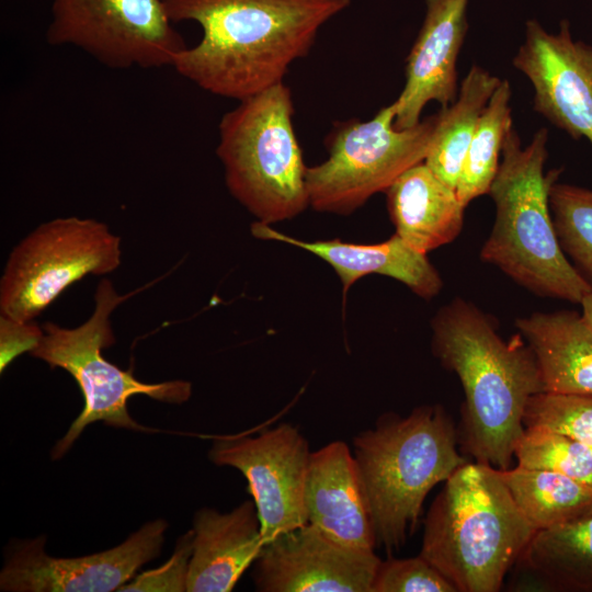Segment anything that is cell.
I'll return each instance as SVG.
<instances>
[{"instance_id":"6da1fadb","label":"cell","mask_w":592,"mask_h":592,"mask_svg":"<svg viewBox=\"0 0 592 592\" xmlns=\"http://www.w3.org/2000/svg\"><path fill=\"white\" fill-rule=\"evenodd\" d=\"M172 23L194 21L200 43L181 52L179 75L242 101L280 82L310 52L321 26L351 0H162Z\"/></svg>"},{"instance_id":"7a4b0ae2","label":"cell","mask_w":592,"mask_h":592,"mask_svg":"<svg viewBox=\"0 0 592 592\" xmlns=\"http://www.w3.org/2000/svg\"><path fill=\"white\" fill-rule=\"evenodd\" d=\"M431 327L433 354L464 390V451L476 462L510 468L527 402L544 391L534 353L520 333L502 339L490 317L460 297L440 308Z\"/></svg>"},{"instance_id":"3957f363","label":"cell","mask_w":592,"mask_h":592,"mask_svg":"<svg viewBox=\"0 0 592 592\" xmlns=\"http://www.w3.org/2000/svg\"><path fill=\"white\" fill-rule=\"evenodd\" d=\"M547 139L540 128L523 148L516 129L508 132L488 191L496 219L480 258L537 296L580 304L592 284L565 254L555 230L549 191L561 170L544 173Z\"/></svg>"},{"instance_id":"277c9868","label":"cell","mask_w":592,"mask_h":592,"mask_svg":"<svg viewBox=\"0 0 592 592\" xmlns=\"http://www.w3.org/2000/svg\"><path fill=\"white\" fill-rule=\"evenodd\" d=\"M534 533L500 469L467 462L431 504L419 555L457 592H497Z\"/></svg>"},{"instance_id":"5b68a950","label":"cell","mask_w":592,"mask_h":592,"mask_svg":"<svg viewBox=\"0 0 592 592\" xmlns=\"http://www.w3.org/2000/svg\"><path fill=\"white\" fill-rule=\"evenodd\" d=\"M440 405L407 417L386 413L352 440L353 457L371 512L377 546L400 548L415 528L424 500L468 459Z\"/></svg>"},{"instance_id":"8992f818","label":"cell","mask_w":592,"mask_h":592,"mask_svg":"<svg viewBox=\"0 0 592 592\" xmlns=\"http://www.w3.org/2000/svg\"><path fill=\"white\" fill-rule=\"evenodd\" d=\"M239 102L219 123L216 153L226 185L258 221L294 218L309 195L291 90L280 82Z\"/></svg>"},{"instance_id":"52a82bcc","label":"cell","mask_w":592,"mask_h":592,"mask_svg":"<svg viewBox=\"0 0 592 592\" xmlns=\"http://www.w3.org/2000/svg\"><path fill=\"white\" fill-rule=\"evenodd\" d=\"M144 288L119 295L113 283L103 278L96 286L94 310L87 321L76 328H62L53 322L43 325L44 334L30 355L50 368L68 372L84 399L82 411L53 448L54 459L62 457L83 430L98 421L114 428L146 431L128 413V399L135 395L174 405L190 399L191 383L181 379L144 383L133 375V368L124 371L102 354L115 343L111 323L113 310Z\"/></svg>"},{"instance_id":"ba28073f","label":"cell","mask_w":592,"mask_h":592,"mask_svg":"<svg viewBox=\"0 0 592 592\" xmlns=\"http://www.w3.org/2000/svg\"><path fill=\"white\" fill-rule=\"evenodd\" d=\"M395 118L392 102L366 122L353 118L334 124L326 140L327 160L306 172L314 209L349 215L425 160L439 114L403 129L395 127Z\"/></svg>"},{"instance_id":"9c48e42d","label":"cell","mask_w":592,"mask_h":592,"mask_svg":"<svg viewBox=\"0 0 592 592\" xmlns=\"http://www.w3.org/2000/svg\"><path fill=\"white\" fill-rule=\"evenodd\" d=\"M121 238L92 218L60 217L37 226L11 251L0 280V315L31 321L87 275L115 271Z\"/></svg>"},{"instance_id":"30bf717a","label":"cell","mask_w":592,"mask_h":592,"mask_svg":"<svg viewBox=\"0 0 592 592\" xmlns=\"http://www.w3.org/2000/svg\"><path fill=\"white\" fill-rule=\"evenodd\" d=\"M46 38L116 69L173 66L186 48L162 0H53Z\"/></svg>"},{"instance_id":"8fae6325","label":"cell","mask_w":592,"mask_h":592,"mask_svg":"<svg viewBox=\"0 0 592 592\" xmlns=\"http://www.w3.org/2000/svg\"><path fill=\"white\" fill-rule=\"evenodd\" d=\"M310 455L307 439L291 423L257 435L217 436L208 452L215 465L234 467L246 478L264 544L308 524L305 487Z\"/></svg>"},{"instance_id":"7c38bea8","label":"cell","mask_w":592,"mask_h":592,"mask_svg":"<svg viewBox=\"0 0 592 592\" xmlns=\"http://www.w3.org/2000/svg\"><path fill=\"white\" fill-rule=\"evenodd\" d=\"M168 524L158 519L143 525L122 544L100 553L59 558L49 556L46 537L15 542L0 572L4 592H112L130 581L159 556Z\"/></svg>"},{"instance_id":"4fadbf2b","label":"cell","mask_w":592,"mask_h":592,"mask_svg":"<svg viewBox=\"0 0 592 592\" xmlns=\"http://www.w3.org/2000/svg\"><path fill=\"white\" fill-rule=\"evenodd\" d=\"M513 66L533 87L534 110L573 139L592 145V45L573 39L567 21L554 34L528 20Z\"/></svg>"},{"instance_id":"5bb4252c","label":"cell","mask_w":592,"mask_h":592,"mask_svg":"<svg viewBox=\"0 0 592 592\" xmlns=\"http://www.w3.org/2000/svg\"><path fill=\"white\" fill-rule=\"evenodd\" d=\"M380 558L343 546L311 524L278 534L254 561L260 592H371Z\"/></svg>"},{"instance_id":"9a60e30c","label":"cell","mask_w":592,"mask_h":592,"mask_svg":"<svg viewBox=\"0 0 592 592\" xmlns=\"http://www.w3.org/2000/svg\"><path fill=\"white\" fill-rule=\"evenodd\" d=\"M468 0H425V16L407 57L406 83L395 101V127L409 128L421 119L424 106L442 109L458 94L457 58L467 32Z\"/></svg>"},{"instance_id":"2e32d148","label":"cell","mask_w":592,"mask_h":592,"mask_svg":"<svg viewBox=\"0 0 592 592\" xmlns=\"http://www.w3.org/2000/svg\"><path fill=\"white\" fill-rule=\"evenodd\" d=\"M305 501L309 524L343 546L375 551L371 512L345 442L333 441L311 452Z\"/></svg>"},{"instance_id":"e0dca14e","label":"cell","mask_w":592,"mask_h":592,"mask_svg":"<svg viewBox=\"0 0 592 592\" xmlns=\"http://www.w3.org/2000/svg\"><path fill=\"white\" fill-rule=\"evenodd\" d=\"M187 592H229L255 561L264 539L253 500L228 513L202 508L193 519Z\"/></svg>"},{"instance_id":"ac0fdd59","label":"cell","mask_w":592,"mask_h":592,"mask_svg":"<svg viewBox=\"0 0 592 592\" xmlns=\"http://www.w3.org/2000/svg\"><path fill=\"white\" fill-rule=\"evenodd\" d=\"M251 232L259 239L285 242L316 254L333 267L344 294L368 274L390 276L424 299L435 297L442 289L441 276L426 254L411 248L397 234L379 243L360 244L340 239L304 241L261 221L251 225Z\"/></svg>"},{"instance_id":"d6986e66","label":"cell","mask_w":592,"mask_h":592,"mask_svg":"<svg viewBox=\"0 0 592 592\" xmlns=\"http://www.w3.org/2000/svg\"><path fill=\"white\" fill-rule=\"evenodd\" d=\"M386 195L396 234L421 253L452 242L463 229L466 206L424 161L405 171Z\"/></svg>"},{"instance_id":"ffe728a7","label":"cell","mask_w":592,"mask_h":592,"mask_svg":"<svg viewBox=\"0 0 592 592\" xmlns=\"http://www.w3.org/2000/svg\"><path fill=\"white\" fill-rule=\"evenodd\" d=\"M515 327L534 353L543 392L592 395V328L582 312L536 311Z\"/></svg>"},{"instance_id":"44dd1931","label":"cell","mask_w":592,"mask_h":592,"mask_svg":"<svg viewBox=\"0 0 592 592\" xmlns=\"http://www.w3.org/2000/svg\"><path fill=\"white\" fill-rule=\"evenodd\" d=\"M519 561L546 590L592 592V506L535 531Z\"/></svg>"},{"instance_id":"7402d4cb","label":"cell","mask_w":592,"mask_h":592,"mask_svg":"<svg viewBox=\"0 0 592 592\" xmlns=\"http://www.w3.org/2000/svg\"><path fill=\"white\" fill-rule=\"evenodd\" d=\"M500 82L497 76L473 65L456 100L437 113L436 127L424 162L455 190L479 116Z\"/></svg>"},{"instance_id":"603a6c76","label":"cell","mask_w":592,"mask_h":592,"mask_svg":"<svg viewBox=\"0 0 592 592\" xmlns=\"http://www.w3.org/2000/svg\"><path fill=\"white\" fill-rule=\"evenodd\" d=\"M500 471L535 531L566 522L592 506V490L563 475L520 465Z\"/></svg>"},{"instance_id":"cb8c5ba5","label":"cell","mask_w":592,"mask_h":592,"mask_svg":"<svg viewBox=\"0 0 592 592\" xmlns=\"http://www.w3.org/2000/svg\"><path fill=\"white\" fill-rule=\"evenodd\" d=\"M511 94L510 82L501 80L479 116L456 186L457 196L465 206L488 194L497 174L504 138L513 126Z\"/></svg>"},{"instance_id":"d4e9b609","label":"cell","mask_w":592,"mask_h":592,"mask_svg":"<svg viewBox=\"0 0 592 592\" xmlns=\"http://www.w3.org/2000/svg\"><path fill=\"white\" fill-rule=\"evenodd\" d=\"M549 207L565 254L592 284V190L555 182Z\"/></svg>"},{"instance_id":"484cf974","label":"cell","mask_w":592,"mask_h":592,"mask_svg":"<svg viewBox=\"0 0 592 592\" xmlns=\"http://www.w3.org/2000/svg\"><path fill=\"white\" fill-rule=\"evenodd\" d=\"M514 456L517 465L563 475L592 490V451L563 433L525 428Z\"/></svg>"},{"instance_id":"4316f807","label":"cell","mask_w":592,"mask_h":592,"mask_svg":"<svg viewBox=\"0 0 592 592\" xmlns=\"http://www.w3.org/2000/svg\"><path fill=\"white\" fill-rule=\"evenodd\" d=\"M524 425L563 433L592 451V395L536 394L527 402Z\"/></svg>"},{"instance_id":"83f0119b","label":"cell","mask_w":592,"mask_h":592,"mask_svg":"<svg viewBox=\"0 0 592 592\" xmlns=\"http://www.w3.org/2000/svg\"><path fill=\"white\" fill-rule=\"evenodd\" d=\"M371 592H457L436 568L420 555L380 560Z\"/></svg>"},{"instance_id":"f1b7e54d","label":"cell","mask_w":592,"mask_h":592,"mask_svg":"<svg viewBox=\"0 0 592 592\" xmlns=\"http://www.w3.org/2000/svg\"><path fill=\"white\" fill-rule=\"evenodd\" d=\"M192 530L179 537L174 551L162 566L141 572L118 589L121 592H185L192 556Z\"/></svg>"},{"instance_id":"f546056e","label":"cell","mask_w":592,"mask_h":592,"mask_svg":"<svg viewBox=\"0 0 592 592\" xmlns=\"http://www.w3.org/2000/svg\"><path fill=\"white\" fill-rule=\"evenodd\" d=\"M44 334L33 320L21 321L0 315V371L1 373L20 354L33 351Z\"/></svg>"},{"instance_id":"4dcf8cb0","label":"cell","mask_w":592,"mask_h":592,"mask_svg":"<svg viewBox=\"0 0 592 592\" xmlns=\"http://www.w3.org/2000/svg\"><path fill=\"white\" fill-rule=\"evenodd\" d=\"M580 305L582 315L592 328V291L583 297Z\"/></svg>"}]
</instances>
